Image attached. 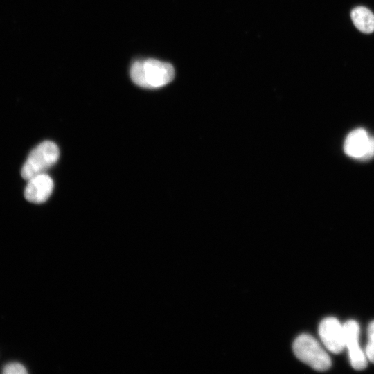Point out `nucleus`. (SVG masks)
I'll list each match as a JSON object with an SVG mask.
<instances>
[{
    "mask_svg": "<svg viewBox=\"0 0 374 374\" xmlns=\"http://www.w3.org/2000/svg\"><path fill=\"white\" fill-rule=\"evenodd\" d=\"M5 374H25L27 373L26 368L19 363H10L6 364L2 371Z\"/></svg>",
    "mask_w": 374,
    "mask_h": 374,
    "instance_id": "nucleus-10",
    "label": "nucleus"
},
{
    "mask_svg": "<svg viewBox=\"0 0 374 374\" xmlns=\"http://www.w3.org/2000/svg\"><path fill=\"white\" fill-rule=\"evenodd\" d=\"M374 157V136H370L369 145L366 154L362 160H368Z\"/></svg>",
    "mask_w": 374,
    "mask_h": 374,
    "instance_id": "nucleus-11",
    "label": "nucleus"
},
{
    "mask_svg": "<svg viewBox=\"0 0 374 374\" xmlns=\"http://www.w3.org/2000/svg\"><path fill=\"white\" fill-rule=\"evenodd\" d=\"M24 190L25 198L30 202L40 204L46 202L53 190V181L46 173L35 175L28 180Z\"/></svg>",
    "mask_w": 374,
    "mask_h": 374,
    "instance_id": "nucleus-6",
    "label": "nucleus"
},
{
    "mask_svg": "<svg viewBox=\"0 0 374 374\" xmlns=\"http://www.w3.org/2000/svg\"><path fill=\"white\" fill-rule=\"evenodd\" d=\"M343 326L345 348L348 350L350 364L356 370L364 369L367 366V357L359 344V326L357 321L348 320Z\"/></svg>",
    "mask_w": 374,
    "mask_h": 374,
    "instance_id": "nucleus-4",
    "label": "nucleus"
},
{
    "mask_svg": "<svg viewBox=\"0 0 374 374\" xmlns=\"http://www.w3.org/2000/svg\"><path fill=\"white\" fill-rule=\"evenodd\" d=\"M370 136L363 128L351 131L346 138L344 145L345 153L353 158L362 159L366 154Z\"/></svg>",
    "mask_w": 374,
    "mask_h": 374,
    "instance_id": "nucleus-7",
    "label": "nucleus"
},
{
    "mask_svg": "<svg viewBox=\"0 0 374 374\" xmlns=\"http://www.w3.org/2000/svg\"><path fill=\"white\" fill-rule=\"evenodd\" d=\"M365 354L367 359L374 363V321H371L368 327V341Z\"/></svg>",
    "mask_w": 374,
    "mask_h": 374,
    "instance_id": "nucleus-9",
    "label": "nucleus"
},
{
    "mask_svg": "<svg viewBox=\"0 0 374 374\" xmlns=\"http://www.w3.org/2000/svg\"><path fill=\"white\" fill-rule=\"evenodd\" d=\"M350 17L355 26L364 33L374 31V14L368 8L358 6L351 11Z\"/></svg>",
    "mask_w": 374,
    "mask_h": 374,
    "instance_id": "nucleus-8",
    "label": "nucleus"
},
{
    "mask_svg": "<svg viewBox=\"0 0 374 374\" xmlns=\"http://www.w3.org/2000/svg\"><path fill=\"white\" fill-rule=\"evenodd\" d=\"M60 151L57 145L46 141L35 147L29 154L21 171V177L26 180L45 173L58 160Z\"/></svg>",
    "mask_w": 374,
    "mask_h": 374,
    "instance_id": "nucleus-3",
    "label": "nucleus"
},
{
    "mask_svg": "<svg viewBox=\"0 0 374 374\" xmlns=\"http://www.w3.org/2000/svg\"><path fill=\"white\" fill-rule=\"evenodd\" d=\"M292 348L296 357L314 370L324 371L331 366L330 356L319 342L310 335L302 334L298 336Z\"/></svg>",
    "mask_w": 374,
    "mask_h": 374,
    "instance_id": "nucleus-2",
    "label": "nucleus"
},
{
    "mask_svg": "<svg viewBox=\"0 0 374 374\" xmlns=\"http://www.w3.org/2000/svg\"><path fill=\"white\" fill-rule=\"evenodd\" d=\"M175 76L173 66L154 59L134 62L130 68V77L139 87L147 89L161 87L170 82Z\"/></svg>",
    "mask_w": 374,
    "mask_h": 374,
    "instance_id": "nucleus-1",
    "label": "nucleus"
},
{
    "mask_svg": "<svg viewBox=\"0 0 374 374\" xmlns=\"http://www.w3.org/2000/svg\"><path fill=\"white\" fill-rule=\"evenodd\" d=\"M319 335L329 351L338 354L345 348L344 326L337 319H323L319 324Z\"/></svg>",
    "mask_w": 374,
    "mask_h": 374,
    "instance_id": "nucleus-5",
    "label": "nucleus"
}]
</instances>
